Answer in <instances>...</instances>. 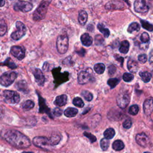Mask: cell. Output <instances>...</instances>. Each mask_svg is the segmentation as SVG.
<instances>
[{"mask_svg": "<svg viewBox=\"0 0 153 153\" xmlns=\"http://www.w3.org/2000/svg\"><path fill=\"white\" fill-rule=\"evenodd\" d=\"M2 137L11 145L18 148L25 149L31 146V141L26 136L16 130L2 131Z\"/></svg>", "mask_w": 153, "mask_h": 153, "instance_id": "obj_1", "label": "cell"}, {"mask_svg": "<svg viewBox=\"0 0 153 153\" xmlns=\"http://www.w3.org/2000/svg\"><path fill=\"white\" fill-rule=\"evenodd\" d=\"M51 2V0H43L39 6L33 13V19L35 21H39L45 18L48 7Z\"/></svg>", "mask_w": 153, "mask_h": 153, "instance_id": "obj_2", "label": "cell"}, {"mask_svg": "<svg viewBox=\"0 0 153 153\" xmlns=\"http://www.w3.org/2000/svg\"><path fill=\"white\" fill-rule=\"evenodd\" d=\"M33 144L36 147L44 149H49L50 147L54 146L50 137L47 138L44 136L35 137L33 139Z\"/></svg>", "mask_w": 153, "mask_h": 153, "instance_id": "obj_3", "label": "cell"}, {"mask_svg": "<svg viewBox=\"0 0 153 153\" xmlns=\"http://www.w3.org/2000/svg\"><path fill=\"white\" fill-rule=\"evenodd\" d=\"M69 47V39L66 35H59L56 41V48L60 54H65Z\"/></svg>", "mask_w": 153, "mask_h": 153, "instance_id": "obj_4", "label": "cell"}, {"mask_svg": "<svg viewBox=\"0 0 153 153\" xmlns=\"http://www.w3.org/2000/svg\"><path fill=\"white\" fill-rule=\"evenodd\" d=\"M18 74L15 72L4 73L0 77V84L4 87H8L14 82Z\"/></svg>", "mask_w": 153, "mask_h": 153, "instance_id": "obj_5", "label": "cell"}, {"mask_svg": "<svg viewBox=\"0 0 153 153\" xmlns=\"http://www.w3.org/2000/svg\"><path fill=\"white\" fill-rule=\"evenodd\" d=\"M16 26L17 30L11 34V37L13 39L17 41L22 38L26 34V26L20 21L16 22Z\"/></svg>", "mask_w": 153, "mask_h": 153, "instance_id": "obj_6", "label": "cell"}, {"mask_svg": "<svg viewBox=\"0 0 153 153\" xmlns=\"http://www.w3.org/2000/svg\"><path fill=\"white\" fill-rule=\"evenodd\" d=\"M3 95L6 102L7 103L15 104L20 101V96L16 92L6 90L4 91Z\"/></svg>", "mask_w": 153, "mask_h": 153, "instance_id": "obj_7", "label": "cell"}, {"mask_svg": "<svg viewBox=\"0 0 153 153\" xmlns=\"http://www.w3.org/2000/svg\"><path fill=\"white\" fill-rule=\"evenodd\" d=\"M61 68L59 67L58 68H55L52 71V73L54 75L55 79V82L56 84H61L62 82H65L68 80V73L65 72L64 73H60Z\"/></svg>", "mask_w": 153, "mask_h": 153, "instance_id": "obj_8", "label": "cell"}, {"mask_svg": "<svg viewBox=\"0 0 153 153\" xmlns=\"http://www.w3.org/2000/svg\"><path fill=\"white\" fill-rule=\"evenodd\" d=\"M13 8L15 11H20L23 13H26L31 11L32 9L33 5L28 1H19L14 6Z\"/></svg>", "mask_w": 153, "mask_h": 153, "instance_id": "obj_9", "label": "cell"}, {"mask_svg": "<svg viewBox=\"0 0 153 153\" xmlns=\"http://www.w3.org/2000/svg\"><path fill=\"white\" fill-rule=\"evenodd\" d=\"M130 102V97L127 93H119L117 97V105L122 109L126 108Z\"/></svg>", "mask_w": 153, "mask_h": 153, "instance_id": "obj_10", "label": "cell"}, {"mask_svg": "<svg viewBox=\"0 0 153 153\" xmlns=\"http://www.w3.org/2000/svg\"><path fill=\"white\" fill-rule=\"evenodd\" d=\"M149 6L145 0H136L134 3V10L140 13H145L149 10Z\"/></svg>", "mask_w": 153, "mask_h": 153, "instance_id": "obj_11", "label": "cell"}, {"mask_svg": "<svg viewBox=\"0 0 153 153\" xmlns=\"http://www.w3.org/2000/svg\"><path fill=\"white\" fill-rule=\"evenodd\" d=\"M10 53L18 60H22L25 56V49L23 47L15 46L10 49Z\"/></svg>", "mask_w": 153, "mask_h": 153, "instance_id": "obj_12", "label": "cell"}, {"mask_svg": "<svg viewBox=\"0 0 153 153\" xmlns=\"http://www.w3.org/2000/svg\"><path fill=\"white\" fill-rule=\"evenodd\" d=\"M105 8L108 10H119L125 8V4L120 1L113 0L106 3L105 5Z\"/></svg>", "mask_w": 153, "mask_h": 153, "instance_id": "obj_13", "label": "cell"}, {"mask_svg": "<svg viewBox=\"0 0 153 153\" xmlns=\"http://www.w3.org/2000/svg\"><path fill=\"white\" fill-rule=\"evenodd\" d=\"M92 70H90L89 72V69L87 71H81L78 77V81L80 85H85L90 81L92 80Z\"/></svg>", "mask_w": 153, "mask_h": 153, "instance_id": "obj_14", "label": "cell"}, {"mask_svg": "<svg viewBox=\"0 0 153 153\" xmlns=\"http://www.w3.org/2000/svg\"><path fill=\"white\" fill-rule=\"evenodd\" d=\"M32 73H33V75L35 77V82L37 83V85L40 86H43L44 81H45V77H44L42 71H41V69H39L38 68H35L34 69Z\"/></svg>", "mask_w": 153, "mask_h": 153, "instance_id": "obj_15", "label": "cell"}, {"mask_svg": "<svg viewBox=\"0 0 153 153\" xmlns=\"http://www.w3.org/2000/svg\"><path fill=\"white\" fill-rule=\"evenodd\" d=\"M136 141L141 147H146L149 144V140L148 136L144 133H139L136 136Z\"/></svg>", "mask_w": 153, "mask_h": 153, "instance_id": "obj_16", "label": "cell"}, {"mask_svg": "<svg viewBox=\"0 0 153 153\" xmlns=\"http://www.w3.org/2000/svg\"><path fill=\"white\" fill-rule=\"evenodd\" d=\"M144 112L146 116H149L153 110V102L152 98H149L147 99L143 105Z\"/></svg>", "mask_w": 153, "mask_h": 153, "instance_id": "obj_17", "label": "cell"}, {"mask_svg": "<svg viewBox=\"0 0 153 153\" xmlns=\"http://www.w3.org/2000/svg\"><path fill=\"white\" fill-rule=\"evenodd\" d=\"M81 41L84 46L89 47L92 44L93 38L89 34L85 33L81 36Z\"/></svg>", "mask_w": 153, "mask_h": 153, "instance_id": "obj_18", "label": "cell"}, {"mask_svg": "<svg viewBox=\"0 0 153 153\" xmlns=\"http://www.w3.org/2000/svg\"><path fill=\"white\" fill-rule=\"evenodd\" d=\"M66 102H67L66 95L62 94L56 97V100L54 101V104L58 106H62L66 104Z\"/></svg>", "mask_w": 153, "mask_h": 153, "instance_id": "obj_19", "label": "cell"}, {"mask_svg": "<svg viewBox=\"0 0 153 153\" xmlns=\"http://www.w3.org/2000/svg\"><path fill=\"white\" fill-rule=\"evenodd\" d=\"M88 19V15L87 13L85 10H81L79 12L78 15V22L80 25H85L87 20Z\"/></svg>", "mask_w": 153, "mask_h": 153, "instance_id": "obj_20", "label": "cell"}, {"mask_svg": "<svg viewBox=\"0 0 153 153\" xmlns=\"http://www.w3.org/2000/svg\"><path fill=\"white\" fill-rule=\"evenodd\" d=\"M39 96V111L40 112H43V113H47L48 115H49L50 117H51V116L50 115V111L49 109V108H47V106H46L44 100L43 99H42V98L40 96Z\"/></svg>", "mask_w": 153, "mask_h": 153, "instance_id": "obj_21", "label": "cell"}, {"mask_svg": "<svg viewBox=\"0 0 153 153\" xmlns=\"http://www.w3.org/2000/svg\"><path fill=\"white\" fill-rule=\"evenodd\" d=\"M128 68L131 73H135L137 71L138 64L133 59H129L128 62Z\"/></svg>", "mask_w": 153, "mask_h": 153, "instance_id": "obj_22", "label": "cell"}, {"mask_svg": "<svg viewBox=\"0 0 153 153\" xmlns=\"http://www.w3.org/2000/svg\"><path fill=\"white\" fill-rule=\"evenodd\" d=\"M16 87L19 90L23 93H27L28 92V87H27V82L24 80L18 81L16 84Z\"/></svg>", "mask_w": 153, "mask_h": 153, "instance_id": "obj_23", "label": "cell"}, {"mask_svg": "<svg viewBox=\"0 0 153 153\" xmlns=\"http://www.w3.org/2000/svg\"><path fill=\"white\" fill-rule=\"evenodd\" d=\"M129 47H130V44L129 43V41L127 40H124L122 41L121 43L120 47L119 48V51L120 53L123 54H126L129 51Z\"/></svg>", "mask_w": 153, "mask_h": 153, "instance_id": "obj_24", "label": "cell"}, {"mask_svg": "<svg viewBox=\"0 0 153 153\" xmlns=\"http://www.w3.org/2000/svg\"><path fill=\"white\" fill-rule=\"evenodd\" d=\"M78 113V110L75 108L69 107L65 109L64 111V114L67 117H75Z\"/></svg>", "mask_w": 153, "mask_h": 153, "instance_id": "obj_25", "label": "cell"}, {"mask_svg": "<svg viewBox=\"0 0 153 153\" xmlns=\"http://www.w3.org/2000/svg\"><path fill=\"white\" fill-rule=\"evenodd\" d=\"M140 30V25L137 22H133L128 27V32L132 34L133 32H137Z\"/></svg>", "mask_w": 153, "mask_h": 153, "instance_id": "obj_26", "label": "cell"}, {"mask_svg": "<svg viewBox=\"0 0 153 153\" xmlns=\"http://www.w3.org/2000/svg\"><path fill=\"white\" fill-rule=\"evenodd\" d=\"M105 69V66L104 63H97L94 66V71L98 74H102L104 73Z\"/></svg>", "mask_w": 153, "mask_h": 153, "instance_id": "obj_27", "label": "cell"}, {"mask_svg": "<svg viewBox=\"0 0 153 153\" xmlns=\"http://www.w3.org/2000/svg\"><path fill=\"white\" fill-rule=\"evenodd\" d=\"M116 134L115 130L113 128H108L107 129L104 133V135L105 137L107 140H111L113 139Z\"/></svg>", "mask_w": 153, "mask_h": 153, "instance_id": "obj_28", "label": "cell"}, {"mask_svg": "<svg viewBox=\"0 0 153 153\" xmlns=\"http://www.w3.org/2000/svg\"><path fill=\"white\" fill-rule=\"evenodd\" d=\"M124 148V143L120 140H116L113 144V148L116 151H120Z\"/></svg>", "mask_w": 153, "mask_h": 153, "instance_id": "obj_29", "label": "cell"}, {"mask_svg": "<svg viewBox=\"0 0 153 153\" xmlns=\"http://www.w3.org/2000/svg\"><path fill=\"white\" fill-rule=\"evenodd\" d=\"M140 75L141 77L142 81L145 82H148L151 80V77H152L151 74L148 72H147V71L141 72L140 73Z\"/></svg>", "mask_w": 153, "mask_h": 153, "instance_id": "obj_30", "label": "cell"}, {"mask_svg": "<svg viewBox=\"0 0 153 153\" xmlns=\"http://www.w3.org/2000/svg\"><path fill=\"white\" fill-rule=\"evenodd\" d=\"M34 105H35V104L33 101H32L31 100H27L22 104V106L23 109H24L25 110H30V109H31L32 108H33Z\"/></svg>", "mask_w": 153, "mask_h": 153, "instance_id": "obj_31", "label": "cell"}, {"mask_svg": "<svg viewBox=\"0 0 153 153\" xmlns=\"http://www.w3.org/2000/svg\"><path fill=\"white\" fill-rule=\"evenodd\" d=\"M97 27H98V29L99 30V31L101 33L103 34V35H104L105 37L108 38V37L109 36V35H110V31H109L108 29H107V28H106L105 27H104L102 25H101V24H98V26H97Z\"/></svg>", "mask_w": 153, "mask_h": 153, "instance_id": "obj_32", "label": "cell"}, {"mask_svg": "<svg viewBox=\"0 0 153 153\" xmlns=\"http://www.w3.org/2000/svg\"><path fill=\"white\" fill-rule=\"evenodd\" d=\"M7 32V25L4 20L0 22V36H4Z\"/></svg>", "mask_w": 153, "mask_h": 153, "instance_id": "obj_33", "label": "cell"}, {"mask_svg": "<svg viewBox=\"0 0 153 153\" xmlns=\"http://www.w3.org/2000/svg\"><path fill=\"white\" fill-rule=\"evenodd\" d=\"M141 23L142 26L144 27V29H145L150 32L152 31L153 26H152V25L149 22H148V21L145 20H141Z\"/></svg>", "mask_w": 153, "mask_h": 153, "instance_id": "obj_34", "label": "cell"}, {"mask_svg": "<svg viewBox=\"0 0 153 153\" xmlns=\"http://www.w3.org/2000/svg\"><path fill=\"white\" fill-rule=\"evenodd\" d=\"M120 82L118 78H110L108 80V85L111 89H114Z\"/></svg>", "mask_w": 153, "mask_h": 153, "instance_id": "obj_35", "label": "cell"}, {"mask_svg": "<svg viewBox=\"0 0 153 153\" xmlns=\"http://www.w3.org/2000/svg\"><path fill=\"white\" fill-rule=\"evenodd\" d=\"M81 95L87 101H91L93 99L92 93L87 90H83L81 92Z\"/></svg>", "mask_w": 153, "mask_h": 153, "instance_id": "obj_36", "label": "cell"}, {"mask_svg": "<svg viewBox=\"0 0 153 153\" xmlns=\"http://www.w3.org/2000/svg\"><path fill=\"white\" fill-rule=\"evenodd\" d=\"M100 145H101V147L102 149V150L104 151H106L108 149L109 145V141H108V140L105 138H103L101 140V142H100Z\"/></svg>", "mask_w": 153, "mask_h": 153, "instance_id": "obj_37", "label": "cell"}, {"mask_svg": "<svg viewBox=\"0 0 153 153\" xmlns=\"http://www.w3.org/2000/svg\"><path fill=\"white\" fill-rule=\"evenodd\" d=\"M139 109H139V106L137 105H133L129 108V113L132 116H135L138 113Z\"/></svg>", "mask_w": 153, "mask_h": 153, "instance_id": "obj_38", "label": "cell"}, {"mask_svg": "<svg viewBox=\"0 0 153 153\" xmlns=\"http://www.w3.org/2000/svg\"><path fill=\"white\" fill-rule=\"evenodd\" d=\"M1 65L8 66L9 68H10L11 69H15L17 68V66L16 65V64L11 61V59L10 58L7 59L6 61L4 62V63H2Z\"/></svg>", "mask_w": 153, "mask_h": 153, "instance_id": "obj_39", "label": "cell"}, {"mask_svg": "<svg viewBox=\"0 0 153 153\" xmlns=\"http://www.w3.org/2000/svg\"><path fill=\"white\" fill-rule=\"evenodd\" d=\"M73 104L77 106V107H79V108H82L83 106H84L85 105V104L84 102H83L82 100L80 98H75L74 99H73Z\"/></svg>", "mask_w": 153, "mask_h": 153, "instance_id": "obj_40", "label": "cell"}, {"mask_svg": "<svg viewBox=\"0 0 153 153\" xmlns=\"http://www.w3.org/2000/svg\"><path fill=\"white\" fill-rule=\"evenodd\" d=\"M134 78V76L133 74H130V73H125L124 74L123 76V79L124 81L126 82H130L133 80V79Z\"/></svg>", "mask_w": 153, "mask_h": 153, "instance_id": "obj_41", "label": "cell"}, {"mask_svg": "<svg viewBox=\"0 0 153 153\" xmlns=\"http://www.w3.org/2000/svg\"><path fill=\"white\" fill-rule=\"evenodd\" d=\"M141 41L143 43H148L149 41V35L147 32H144L141 36Z\"/></svg>", "mask_w": 153, "mask_h": 153, "instance_id": "obj_42", "label": "cell"}, {"mask_svg": "<svg viewBox=\"0 0 153 153\" xmlns=\"http://www.w3.org/2000/svg\"><path fill=\"white\" fill-rule=\"evenodd\" d=\"M84 135L89 139L91 143H93V142L96 141V137L94 135H93L92 134L85 132L84 133Z\"/></svg>", "mask_w": 153, "mask_h": 153, "instance_id": "obj_43", "label": "cell"}, {"mask_svg": "<svg viewBox=\"0 0 153 153\" xmlns=\"http://www.w3.org/2000/svg\"><path fill=\"white\" fill-rule=\"evenodd\" d=\"M132 125V121L130 120H125L123 123V126L124 127V128L125 129H129L131 128Z\"/></svg>", "mask_w": 153, "mask_h": 153, "instance_id": "obj_44", "label": "cell"}, {"mask_svg": "<svg viewBox=\"0 0 153 153\" xmlns=\"http://www.w3.org/2000/svg\"><path fill=\"white\" fill-rule=\"evenodd\" d=\"M53 114L56 117H60L62 114V110L59 108H56L53 109Z\"/></svg>", "mask_w": 153, "mask_h": 153, "instance_id": "obj_45", "label": "cell"}, {"mask_svg": "<svg viewBox=\"0 0 153 153\" xmlns=\"http://www.w3.org/2000/svg\"><path fill=\"white\" fill-rule=\"evenodd\" d=\"M138 60L141 63H144L147 61V56L145 54H140L138 56Z\"/></svg>", "mask_w": 153, "mask_h": 153, "instance_id": "obj_46", "label": "cell"}, {"mask_svg": "<svg viewBox=\"0 0 153 153\" xmlns=\"http://www.w3.org/2000/svg\"><path fill=\"white\" fill-rule=\"evenodd\" d=\"M104 42V39L101 35H96L95 37V44L97 45H99L102 44Z\"/></svg>", "mask_w": 153, "mask_h": 153, "instance_id": "obj_47", "label": "cell"}, {"mask_svg": "<svg viewBox=\"0 0 153 153\" xmlns=\"http://www.w3.org/2000/svg\"><path fill=\"white\" fill-rule=\"evenodd\" d=\"M116 71V67L113 65H111L110 66H109L108 67V73L110 75H113Z\"/></svg>", "mask_w": 153, "mask_h": 153, "instance_id": "obj_48", "label": "cell"}, {"mask_svg": "<svg viewBox=\"0 0 153 153\" xmlns=\"http://www.w3.org/2000/svg\"><path fill=\"white\" fill-rule=\"evenodd\" d=\"M49 64L47 62H45L43 66V69L44 71H47L49 70Z\"/></svg>", "mask_w": 153, "mask_h": 153, "instance_id": "obj_49", "label": "cell"}, {"mask_svg": "<svg viewBox=\"0 0 153 153\" xmlns=\"http://www.w3.org/2000/svg\"><path fill=\"white\" fill-rule=\"evenodd\" d=\"M5 4V0H0V7H3Z\"/></svg>", "mask_w": 153, "mask_h": 153, "instance_id": "obj_50", "label": "cell"}, {"mask_svg": "<svg viewBox=\"0 0 153 153\" xmlns=\"http://www.w3.org/2000/svg\"><path fill=\"white\" fill-rule=\"evenodd\" d=\"M22 153H34V152H26V151H23V152H22Z\"/></svg>", "mask_w": 153, "mask_h": 153, "instance_id": "obj_51", "label": "cell"}, {"mask_svg": "<svg viewBox=\"0 0 153 153\" xmlns=\"http://www.w3.org/2000/svg\"><path fill=\"white\" fill-rule=\"evenodd\" d=\"M144 153H151V152H144Z\"/></svg>", "mask_w": 153, "mask_h": 153, "instance_id": "obj_52", "label": "cell"}, {"mask_svg": "<svg viewBox=\"0 0 153 153\" xmlns=\"http://www.w3.org/2000/svg\"><path fill=\"white\" fill-rule=\"evenodd\" d=\"M149 1H152V0H149Z\"/></svg>", "mask_w": 153, "mask_h": 153, "instance_id": "obj_53", "label": "cell"}]
</instances>
